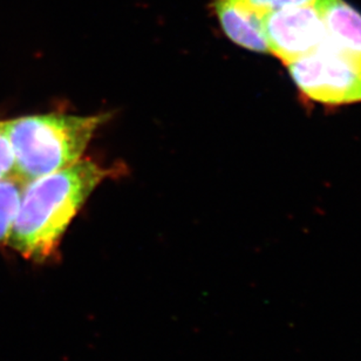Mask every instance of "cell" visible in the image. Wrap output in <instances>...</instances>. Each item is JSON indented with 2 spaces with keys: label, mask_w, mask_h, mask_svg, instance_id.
I'll return each instance as SVG.
<instances>
[{
  "label": "cell",
  "mask_w": 361,
  "mask_h": 361,
  "mask_svg": "<svg viewBox=\"0 0 361 361\" xmlns=\"http://www.w3.org/2000/svg\"><path fill=\"white\" fill-rule=\"evenodd\" d=\"M107 171L92 161L77 164L25 184L7 240L23 256L49 257Z\"/></svg>",
  "instance_id": "6da1fadb"
},
{
  "label": "cell",
  "mask_w": 361,
  "mask_h": 361,
  "mask_svg": "<svg viewBox=\"0 0 361 361\" xmlns=\"http://www.w3.org/2000/svg\"><path fill=\"white\" fill-rule=\"evenodd\" d=\"M104 115H31L4 122L14 155V175L27 183L80 161Z\"/></svg>",
  "instance_id": "7a4b0ae2"
},
{
  "label": "cell",
  "mask_w": 361,
  "mask_h": 361,
  "mask_svg": "<svg viewBox=\"0 0 361 361\" xmlns=\"http://www.w3.org/2000/svg\"><path fill=\"white\" fill-rule=\"evenodd\" d=\"M285 66L302 95L311 100L325 104L361 101V72L330 37L319 49Z\"/></svg>",
  "instance_id": "3957f363"
},
{
  "label": "cell",
  "mask_w": 361,
  "mask_h": 361,
  "mask_svg": "<svg viewBox=\"0 0 361 361\" xmlns=\"http://www.w3.org/2000/svg\"><path fill=\"white\" fill-rule=\"evenodd\" d=\"M269 52L288 63L319 49L329 40L314 5L274 11L262 17Z\"/></svg>",
  "instance_id": "277c9868"
},
{
  "label": "cell",
  "mask_w": 361,
  "mask_h": 361,
  "mask_svg": "<svg viewBox=\"0 0 361 361\" xmlns=\"http://www.w3.org/2000/svg\"><path fill=\"white\" fill-rule=\"evenodd\" d=\"M327 35L361 72V13L344 0H317Z\"/></svg>",
  "instance_id": "5b68a950"
},
{
  "label": "cell",
  "mask_w": 361,
  "mask_h": 361,
  "mask_svg": "<svg viewBox=\"0 0 361 361\" xmlns=\"http://www.w3.org/2000/svg\"><path fill=\"white\" fill-rule=\"evenodd\" d=\"M215 11L226 37L243 49L269 52L262 16L242 0H216Z\"/></svg>",
  "instance_id": "8992f818"
},
{
  "label": "cell",
  "mask_w": 361,
  "mask_h": 361,
  "mask_svg": "<svg viewBox=\"0 0 361 361\" xmlns=\"http://www.w3.org/2000/svg\"><path fill=\"white\" fill-rule=\"evenodd\" d=\"M25 184L16 175L0 180V243L8 238Z\"/></svg>",
  "instance_id": "52a82bcc"
},
{
  "label": "cell",
  "mask_w": 361,
  "mask_h": 361,
  "mask_svg": "<svg viewBox=\"0 0 361 361\" xmlns=\"http://www.w3.org/2000/svg\"><path fill=\"white\" fill-rule=\"evenodd\" d=\"M259 16L293 7L311 6L317 0H242Z\"/></svg>",
  "instance_id": "ba28073f"
},
{
  "label": "cell",
  "mask_w": 361,
  "mask_h": 361,
  "mask_svg": "<svg viewBox=\"0 0 361 361\" xmlns=\"http://www.w3.org/2000/svg\"><path fill=\"white\" fill-rule=\"evenodd\" d=\"M14 175V155L4 122H0V180Z\"/></svg>",
  "instance_id": "9c48e42d"
}]
</instances>
